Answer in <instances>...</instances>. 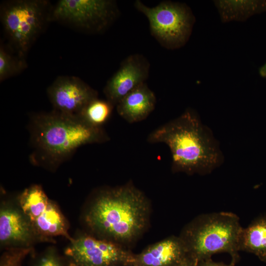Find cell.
<instances>
[{
  "mask_svg": "<svg viewBox=\"0 0 266 266\" xmlns=\"http://www.w3.org/2000/svg\"><path fill=\"white\" fill-rule=\"evenodd\" d=\"M33 164L54 170L68 160L80 147L109 140L102 128L95 127L78 115L52 110L33 114L30 118Z\"/></svg>",
  "mask_w": 266,
  "mask_h": 266,
  "instance_id": "obj_2",
  "label": "cell"
},
{
  "mask_svg": "<svg viewBox=\"0 0 266 266\" xmlns=\"http://www.w3.org/2000/svg\"><path fill=\"white\" fill-rule=\"evenodd\" d=\"M147 141L168 147L174 172L208 173L223 161L216 140L192 109L156 129Z\"/></svg>",
  "mask_w": 266,
  "mask_h": 266,
  "instance_id": "obj_3",
  "label": "cell"
},
{
  "mask_svg": "<svg viewBox=\"0 0 266 266\" xmlns=\"http://www.w3.org/2000/svg\"><path fill=\"white\" fill-rule=\"evenodd\" d=\"M32 251L31 247L9 248L1 256L0 266H22L24 260Z\"/></svg>",
  "mask_w": 266,
  "mask_h": 266,
  "instance_id": "obj_19",
  "label": "cell"
},
{
  "mask_svg": "<svg viewBox=\"0 0 266 266\" xmlns=\"http://www.w3.org/2000/svg\"><path fill=\"white\" fill-rule=\"evenodd\" d=\"M120 10L113 0H60L52 6L51 22L87 33L104 32L117 20Z\"/></svg>",
  "mask_w": 266,
  "mask_h": 266,
  "instance_id": "obj_7",
  "label": "cell"
},
{
  "mask_svg": "<svg viewBox=\"0 0 266 266\" xmlns=\"http://www.w3.org/2000/svg\"><path fill=\"white\" fill-rule=\"evenodd\" d=\"M259 72L261 77L266 79V62L260 68Z\"/></svg>",
  "mask_w": 266,
  "mask_h": 266,
  "instance_id": "obj_23",
  "label": "cell"
},
{
  "mask_svg": "<svg viewBox=\"0 0 266 266\" xmlns=\"http://www.w3.org/2000/svg\"><path fill=\"white\" fill-rule=\"evenodd\" d=\"M33 266H68L65 256H61L53 248H49L35 260Z\"/></svg>",
  "mask_w": 266,
  "mask_h": 266,
  "instance_id": "obj_20",
  "label": "cell"
},
{
  "mask_svg": "<svg viewBox=\"0 0 266 266\" xmlns=\"http://www.w3.org/2000/svg\"><path fill=\"white\" fill-rule=\"evenodd\" d=\"M37 239L32 224L21 209L3 206L0 211L1 245L12 247H29Z\"/></svg>",
  "mask_w": 266,
  "mask_h": 266,
  "instance_id": "obj_11",
  "label": "cell"
},
{
  "mask_svg": "<svg viewBox=\"0 0 266 266\" xmlns=\"http://www.w3.org/2000/svg\"><path fill=\"white\" fill-rule=\"evenodd\" d=\"M221 20L243 21L251 16L266 12V0H215Z\"/></svg>",
  "mask_w": 266,
  "mask_h": 266,
  "instance_id": "obj_15",
  "label": "cell"
},
{
  "mask_svg": "<svg viewBox=\"0 0 266 266\" xmlns=\"http://www.w3.org/2000/svg\"><path fill=\"white\" fill-rule=\"evenodd\" d=\"M114 107L107 100L98 98L90 101L78 116L91 126L101 128L110 117Z\"/></svg>",
  "mask_w": 266,
  "mask_h": 266,
  "instance_id": "obj_17",
  "label": "cell"
},
{
  "mask_svg": "<svg viewBox=\"0 0 266 266\" xmlns=\"http://www.w3.org/2000/svg\"><path fill=\"white\" fill-rule=\"evenodd\" d=\"M243 228L239 218L230 212L198 216L183 229L179 237L188 255L198 263L211 258L214 254L227 253L233 265L238 260Z\"/></svg>",
  "mask_w": 266,
  "mask_h": 266,
  "instance_id": "obj_4",
  "label": "cell"
},
{
  "mask_svg": "<svg viewBox=\"0 0 266 266\" xmlns=\"http://www.w3.org/2000/svg\"><path fill=\"white\" fill-rule=\"evenodd\" d=\"M239 250L251 253L266 263V215L254 220L242 229Z\"/></svg>",
  "mask_w": 266,
  "mask_h": 266,
  "instance_id": "obj_16",
  "label": "cell"
},
{
  "mask_svg": "<svg viewBox=\"0 0 266 266\" xmlns=\"http://www.w3.org/2000/svg\"><path fill=\"white\" fill-rule=\"evenodd\" d=\"M121 266H139L135 265V264H134L133 263H129V264H126V265H124Z\"/></svg>",
  "mask_w": 266,
  "mask_h": 266,
  "instance_id": "obj_24",
  "label": "cell"
},
{
  "mask_svg": "<svg viewBox=\"0 0 266 266\" xmlns=\"http://www.w3.org/2000/svg\"><path fill=\"white\" fill-rule=\"evenodd\" d=\"M150 67L149 61L143 55L135 53L128 56L105 85L103 92L106 100L116 106L130 92L145 83Z\"/></svg>",
  "mask_w": 266,
  "mask_h": 266,
  "instance_id": "obj_10",
  "label": "cell"
},
{
  "mask_svg": "<svg viewBox=\"0 0 266 266\" xmlns=\"http://www.w3.org/2000/svg\"><path fill=\"white\" fill-rule=\"evenodd\" d=\"M198 266H233L231 264L227 265L221 263H217L213 261L211 258H209L198 263Z\"/></svg>",
  "mask_w": 266,
  "mask_h": 266,
  "instance_id": "obj_21",
  "label": "cell"
},
{
  "mask_svg": "<svg viewBox=\"0 0 266 266\" xmlns=\"http://www.w3.org/2000/svg\"><path fill=\"white\" fill-rule=\"evenodd\" d=\"M70 241L64 251L68 266H121L133 262L134 254L112 241L83 234Z\"/></svg>",
  "mask_w": 266,
  "mask_h": 266,
  "instance_id": "obj_8",
  "label": "cell"
},
{
  "mask_svg": "<svg viewBox=\"0 0 266 266\" xmlns=\"http://www.w3.org/2000/svg\"><path fill=\"white\" fill-rule=\"evenodd\" d=\"M150 204L132 183L99 191L90 202L85 220L97 237L127 246L148 226Z\"/></svg>",
  "mask_w": 266,
  "mask_h": 266,
  "instance_id": "obj_1",
  "label": "cell"
},
{
  "mask_svg": "<svg viewBox=\"0 0 266 266\" xmlns=\"http://www.w3.org/2000/svg\"><path fill=\"white\" fill-rule=\"evenodd\" d=\"M134 6L147 18L151 35L163 47L177 49L188 41L195 18L185 3L165 0L149 7L137 0Z\"/></svg>",
  "mask_w": 266,
  "mask_h": 266,
  "instance_id": "obj_6",
  "label": "cell"
},
{
  "mask_svg": "<svg viewBox=\"0 0 266 266\" xmlns=\"http://www.w3.org/2000/svg\"><path fill=\"white\" fill-rule=\"evenodd\" d=\"M27 67L26 59L19 56L7 44H0V81L21 73Z\"/></svg>",
  "mask_w": 266,
  "mask_h": 266,
  "instance_id": "obj_18",
  "label": "cell"
},
{
  "mask_svg": "<svg viewBox=\"0 0 266 266\" xmlns=\"http://www.w3.org/2000/svg\"><path fill=\"white\" fill-rule=\"evenodd\" d=\"M157 100L154 93L146 83L124 97L117 104L118 114L129 123L145 119L154 110Z\"/></svg>",
  "mask_w": 266,
  "mask_h": 266,
  "instance_id": "obj_13",
  "label": "cell"
},
{
  "mask_svg": "<svg viewBox=\"0 0 266 266\" xmlns=\"http://www.w3.org/2000/svg\"><path fill=\"white\" fill-rule=\"evenodd\" d=\"M31 223L36 238L41 241H50L58 236L71 239L68 233V226L65 216L51 200Z\"/></svg>",
  "mask_w": 266,
  "mask_h": 266,
  "instance_id": "obj_14",
  "label": "cell"
},
{
  "mask_svg": "<svg viewBox=\"0 0 266 266\" xmlns=\"http://www.w3.org/2000/svg\"><path fill=\"white\" fill-rule=\"evenodd\" d=\"M198 263L188 255L179 266H198Z\"/></svg>",
  "mask_w": 266,
  "mask_h": 266,
  "instance_id": "obj_22",
  "label": "cell"
},
{
  "mask_svg": "<svg viewBox=\"0 0 266 266\" xmlns=\"http://www.w3.org/2000/svg\"><path fill=\"white\" fill-rule=\"evenodd\" d=\"M47 94L54 110L78 115L91 100L98 98V92L80 78L58 76L48 87Z\"/></svg>",
  "mask_w": 266,
  "mask_h": 266,
  "instance_id": "obj_9",
  "label": "cell"
},
{
  "mask_svg": "<svg viewBox=\"0 0 266 266\" xmlns=\"http://www.w3.org/2000/svg\"><path fill=\"white\" fill-rule=\"evenodd\" d=\"M187 256L179 236H170L134 254L133 263L139 266H179Z\"/></svg>",
  "mask_w": 266,
  "mask_h": 266,
  "instance_id": "obj_12",
  "label": "cell"
},
{
  "mask_svg": "<svg viewBox=\"0 0 266 266\" xmlns=\"http://www.w3.org/2000/svg\"><path fill=\"white\" fill-rule=\"evenodd\" d=\"M52 6L47 0H9L1 3L0 19L7 44L21 57L26 58L51 22Z\"/></svg>",
  "mask_w": 266,
  "mask_h": 266,
  "instance_id": "obj_5",
  "label": "cell"
}]
</instances>
